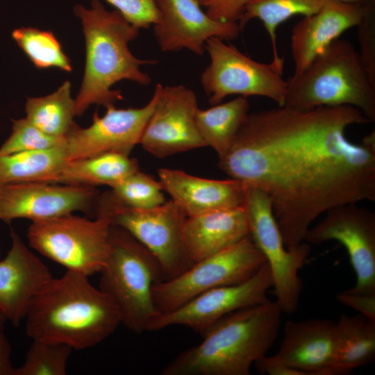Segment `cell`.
Here are the masks:
<instances>
[{"label": "cell", "mask_w": 375, "mask_h": 375, "mask_svg": "<svg viewBox=\"0 0 375 375\" xmlns=\"http://www.w3.org/2000/svg\"><path fill=\"white\" fill-rule=\"evenodd\" d=\"M25 112V118L42 132L65 138L76 125L75 101L71 95L70 82H64L47 96L28 98Z\"/></svg>", "instance_id": "obj_28"}, {"label": "cell", "mask_w": 375, "mask_h": 375, "mask_svg": "<svg viewBox=\"0 0 375 375\" xmlns=\"http://www.w3.org/2000/svg\"><path fill=\"white\" fill-rule=\"evenodd\" d=\"M110 188L111 193L119 201L131 208L149 209L165 202L159 181L140 169Z\"/></svg>", "instance_id": "obj_31"}, {"label": "cell", "mask_w": 375, "mask_h": 375, "mask_svg": "<svg viewBox=\"0 0 375 375\" xmlns=\"http://www.w3.org/2000/svg\"><path fill=\"white\" fill-rule=\"evenodd\" d=\"M242 207L249 236L270 268L276 301L282 312L293 313L303 287L298 273L310 252V245L303 241L294 248H286L271 200L262 190L246 185Z\"/></svg>", "instance_id": "obj_9"}, {"label": "cell", "mask_w": 375, "mask_h": 375, "mask_svg": "<svg viewBox=\"0 0 375 375\" xmlns=\"http://www.w3.org/2000/svg\"><path fill=\"white\" fill-rule=\"evenodd\" d=\"M12 38L38 69L72 71L70 60L51 31L22 27L12 31Z\"/></svg>", "instance_id": "obj_29"}, {"label": "cell", "mask_w": 375, "mask_h": 375, "mask_svg": "<svg viewBox=\"0 0 375 375\" xmlns=\"http://www.w3.org/2000/svg\"><path fill=\"white\" fill-rule=\"evenodd\" d=\"M365 6L326 0L316 12L303 16L292 30V77L300 75L333 41L360 22Z\"/></svg>", "instance_id": "obj_20"}, {"label": "cell", "mask_w": 375, "mask_h": 375, "mask_svg": "<svg viewBox=\"0 0 375 375\" xmlns=\"http://www.w3.org/2000/svg\"><path fill=\"white\" fill-rule=\"evenodd\" d=\"M250 236L211 256L194 262L186 270L153 287L155 306L160 314L169 312L212 288L240 283L266 263Z\"/></svg>", "instance_id": "obj_10"}, {"label": "cell", "mask_w": 375, "mask_h": 375, "mask_svg": "<svg viewBox=\"0 0 375 375\" xmlns=\"http://www.w3.org/2000/svg\"><path fill=\"white\" fill-rule=\"evenodd\" d=\"M138 170L135 159L119 153H106L66 162L48 183L111 188Z\"/></svg>", "instance_id": "obj_24"}, {"label": "cell", "mask_w": 375, "mask_h": 375, "mask_svg": "<svg viewBox=\"0 0 375 375\" xmlns=\"http://www.w3.org/2000/svg\"><path fill=\"white\" fill-rule=\"evenodd\" d=\"M374 357L375 322L362 315H343L335 323L333 358L324 375L349 374Z\"/></svg>", "instance_id": "obj_23"}, {"label": "cell", "mask_w": 375, "mask_h": 375, "mask_svg": "<svg viewBox=\"0 0 375 375\" xmlns=\"http://www.w3.org/2000/svg\"><path fill=\"white\" fill-rule=\"evenodd\" d=\"M183 240L193 262L218 253L249 236L242 206L187 217Z\"/></svg>", "instance_id": "obj_22"}, {"label": "cell", "mask_w": 375, "mask_h": 375, "mask_svg": "<svg viewBox=\"0 0 375 375\" xmlns=\"http://www.w3.org/2000/svg\"><path fill=\"white\" fill-rule=\"evenodd\" d=\"M337 299L342 303L375 322V294L359 293L348 289L338 293Z\"/></svg>", "instance_id": "obj_36"}, {"label": "cell", "mask_w": 375, "mask_h": 375, "mask_svg": "<svg viewBox=\"0 0 375 375\" xmlns=\"http://www.w3.org/2000/svg\"><path fill=\"white\" fill-rule=\"evenodd\" d=\"M159 10L154 35L162 51L186 49L202 55L211 38L230 40L242 31L238 22H220L202 10L197 0H156Z\"/></svg>", "instance_id": "obj_17"}, {"label": "cell", "mask_w": 375, "mask_h": 375, "mask_svg": "<svg viewBox=\"0 0 375 375\" xmlns=\"http://www.w3.org/2000/svg\"><path fill=\"white\" fill-rule=\"evenodd\" d=\"M81 19L85 40V66L78 94L74 99L76 116L82 115L92 104L106 108L123 99L120 90L111 87L127 79L146 86L150 76L141 66L156 60H141L130 51L128 43L139 33L116 10H107L99 0H92L90 7H74Z\"/></svg>", "instance_id": "obj_4"}, {"label": "cell", "mask_w": 375, "mask_h": 375, "mask_svg": "<svg viewBox=\"0 0 375 375\" xmlns=\"http://www.w3.org/2000/svg\"><path fill=\"white\" fill-rule=\"evenodd\" d=\"M24 320L32 340L76 350L99 344L122 324L111 299L88 276L70 271L49 281L31 301Z\"/></svg>", "instance_id": "obj_2"}, {"label": "cell", "mask_w": 375, "mask_h": 375, "mask_svg": "<svg viewBox=\"0 0 375 375\" xmlns=\"http://www.w3.org/2000/svg\"><path fill=\"white\" fill-rule=\"evenodd\" d=\"M282 310L276 301L244 308L222 317L203 340L174 358L162 375H249L252 365L275 342Z\"/></svg>", "instance_id": "obj_3"}, {"label": "cell", "mask_w": 375, "mask_h": 375, "mask_svg": "<svg viewBox=\"0 0 375 375\" xmlns=\"http://www.w3.org/2000/svg\"><path fill=\"white\" fill-rule=\"evenodd\" d=\"M95 212L143 244L158 261L162 280L176 276L194 263L183 240L187 216L172 199L153 208L138 209L126 206L110 191L99 196Z\"/></svg>", "instance_id": "obj_7"}, {"label": "cell", "mask_w": 375, "mask_h": 375, "mask_svg": "<svg viewBox=\"0 0 375 375\" xmlns=\"http://www.w3.org/2000/svg\"><path fill=\"white\" fill-rule=\"evenodd\" d=\"M99 273V288L116 306L121 323L137 334L148 331L160 315L153 287L162 273L155 256L126 231L111 225L110 251Z\"/></svg>", "instance_id": "obj_6"}, {"label": "cell", "mask_w": 375, "mask_h": 375, "mask_svg": "<svg viewBox=\"0 0 375 375\" xmlns=\"http://www.w3.org/2000/svg\"><path fill=\"white\" fill-rule=\"evenodd\" d=\"M272 287V272L266 262L244 282L207 290L176 309L159 315L150 324L148 331L182 326L202 335L226 315L269 301L267 293Z\"/></svg>", "instance_id": "obj_13"}, {"label": "cell", "mask_w": 375, "mask_h": 375, "mask_svg": "<svg viewBox=\"0 0 375 375\" xmlns=\"http://www.w3.org/2000/svg\"><path fill=\"white\" fill-rule=\"evenodd\" d=\"M109 221L97 215L93 219L73 214L31 222L28 245L70 271L87 276L99 273L110 247Z\"/></svg>", "instance_id": "obj_8"}, {"label": "cell", "mask_w": 375, "mask_h": 375, "mask_svg": "<svg viewBox=\"0 0 375 375\" xmlns=\"http://www.w3.org/2000/svg\"><path fill=\"white\" fill-rule=\"evenodd\" d=\"M200 5L208 6L212 0H197Z\"/></svg>", "instance_id": "obj_40"}, {"label": "cell", "mask_w": 375, "mask_h": 375, "mask_svg": "<svg viewBox=\"0 0 375 375\" xmlns=\"http://www.w3.org/2000/svg\"><path fill=\"white\" fill-rule=\"evenodd\" d=\"M158 174L162 190L187 217L243 206L246 185L238 180L204 178L167 168Z\"/></svg>", "instance_id": "obj_21"}, {"label": "cell", "mask_w": 375, "mask_h": 375, "mask_svg": "<svg viewBox=\"0 0 375 375\" xmlns=\"http://www.w3.org/2000/svg\"><path fill=\"white\" fill-rule=\"evenodd\" d=\"M205 49L210 62L201 74V83L211 105L234 94L262 97L278 106L284 105L288 81L272 62L256 61L218 38L208 39Z\"/></svg>", "instance_id": "obj_11"}, {"label": "cell", "mask_w": 375, "mask_h": 375, "mask_svg": "<svg viewBox=\"0 0 375 375\" xmlns=\"http://www.w3.org/2000/svg\"><path fill=\"white\" fill-rule=\"evenodd\" d=\"M285 106L307 110L351 106L375 121V87L352 43L337 39L298 76L288 81Z\"/></svg>", "instance_id": "obj_5"}, {"label": "cell", "mask_w": 375, "mask_h": 375, "mask_svg": "<svg viewBox=\"0 0 375 375\" xmlns=\"http://www.w3.org/2000/svg\"><path fill=\"white\" fill-rule=\"evenodd\" d=\"M356 27L358 58L371 83L375 87V2L365 6Z\"/></svg>", "instance_id": "obj_33"}, {"label": "cell", "mask_w": 375, "mask_h": 375, "mask_svg": "<svg viewBox=\"0 0 375 375\" xmlns=\"http://www.w3.org/2000/svg\"><path fill=\"white\" fill-rule=\"evenodd\" d=\"M340 2L357 4L360 6H367L372 3L375 2V0H335Z\"/></svg>", "instance_id": "obj_38"}, {"label": "cell", "mask_w": 375, "mask_h": 375, "mask_svg": "<svg viewBox=\"0 0 375 375\" xmlns=\"http://www.w3.org/2000/svg\"><path fill=\"white\" fill-rule=\"evenodd\" d=\"M335 240L346 249L356 276L351 290L375 294V213L357 203L334 207L306 232L308 244Z\"/></svg>", "instance_id": "obj_12"}, {"label": "cell", "mask_w": 375, "mask_h": 375, "mask_svg": "<svg viewBox=\"0 0 375 375\" xmlns=\"http://www.w3.org/2000/svg\"><path fill=\"white\" fill-rule=\"evenodd\" d=\"M12 122L11 133L0 147V154L47 150L65 143V137L46 134L26 118L12 119Z\"/></svg>", "instance_id": "obj_32"}, {"label": "cell", "mask_w": 375, "mask_h": 375, "mask_svg": "<svg viewBox=\"0 0 375 375\" xmlns=\"http://www.w3.org/2000/svg\"><path fill=\"white\" fill-rule=\"evenodd\" d=\"M249 109L247 97L239 96L208 109L197 110L196 122L199 134L206 147L216 151L219 159L230 149L249 114Z\"/></svg>", "instance_id": "obj_25"}, {"label": "cell", "mask_w": 375, "mask_h": 375, "mask_svg": "<svg viewBox=\"0 0 375 375\" xmlns=\"http://www.w3.org/2000/svg\"><path fill=\"white\" fill-rule=\"evenodd\" d=\"M66 162L65 143L47 150L0 154V184L48 183Z\"/></svg>", "instance_id": "obj_27"}, {"label": "cell", "mask_w": 375, "mask_h": 375, "mask_svg": "<svg viewBox=\"0 0 375 375\" xmlns=\"http://www.w3.org/2000/svg\"><path fill=\"white\" fill-rule=\"evenodd\" d=\"M11 345L4 332L0 333V375H15L11 360Z\"/></svg>", "instance_id": "obj_37"}, {"label": "cell", "mask_w": 375, "mask_h": 375, "mask_svg": "<svg viewBox=\"0 0 375 375\" xmlns=\"http://www.w3.org/2000/svg\"><path fill=\"white\" fill-rule=\"evenodd\" d=\"M250 0H212L206 13L220 22H238Z\"/></svg>", "instance_id": "obj_35"}, {"label": "cell", "mask_w": 375, "mask_h": 375, "mask_svg": "<svg viewBox=\"0 0 375 375\" xmlns=\"http://www.w3.org/2000/svg\"><path fill=\"white\" fill-rule=\"evenodd\" d=\"M10 247L0 260V312L18 326L41 289L53 277L48 267L10 230Z\"/></svg>", "instance_id": "obj_18"}, {"label": "cell", "mask_w": 375, "mask_h": 375, "mask_svg": "<svg viewBox=\"0 0 375 375\" xmlns=\"http://www.w3.org/2000/svg\"><path fill=\"white\" fill-rule=\"evenodd\" d=\"M162 85H156L152 97L142 107L116 108L110 105L101 117L96 112L88 127L81 128L76 124L65 136L67 162L106 153L129 156L140 142Z\"/></svg>", "instance_id": "obj_14"}, {"label": "cell", "mask_w": 375, "mask_h": 375, "mask_svg": "<svg viewBox=\"0 0 375 375\" xmlns=\"http://www.w3.org/2000/svg\"><path fill=\"white\" fill-rule=\"evenodd\" d=\"M134 27L147 28L159 17L156 0H104Z\"/></svg>", "instance_id": "obj_34"}, {"label": "cell", "mask_w": 375, "mask_h": 375, "mask_svg": "<svg viewBox=\"0 0 375 375\" xmlns=\"http://www.w3.org/2000/svg\"><path fill=\"white\" fill-rule=\"evenodd\" d=\"M196 94L184 85H162L140 144L151 155L165 158L206 147L196 122Z\"/></svg>", "instance_id": "obj_15"}, {"label": "cell", "mask_w": 375, "mask_h": 375, "mask_svg": "<svg viewBox=\"0 0 375 375\" xmlns=\"http://www.w3.org/2000/svg\"><path fill=\"white\" fill-rule=\"evenodd\" d=\"M369 123L351 106L249 113L219 166L268 195L284 244L292 249L328 210L375 201V131L360 143L347 136L349 126Z\"/></svg>", "instance_id": "obj_1"}, {"label": "cell", "mask_w": 375, "mask_h": 375, "mask_svg": "<svg viewBox=\"0 0 375 375\" xmlns=\"http://www.w3.org/2000/svg\"><path fill=\"white\" fill-rule=\"evenodd\" d=\"M99 195L94 187L41 181L4 185L0 197V221L28 219L44 221L87 212Z\"/></svg>", "instance_id": "obj_16"}, {"label": "cell", "mask_w": 375, "mask_h": 375, "mask_svg": "<svg viewBox=\"0 0 375 375\" xmlns=\"http://www.w3.org/2000/svg\"><path fill=\"white\" fill-rule=\"evenodd\" d=\"M335 323L325 319L287 321L276 353L264 356L255 365L258 370L283 365L301 370L306 375H324L333 358Z\"/></svg>", "instance_id": "obj_19"}, {"label": "cell", "mask_w": 375, "mask_h": 375, "mask_svg": "<svg viewBox=\"0 0 375 375\" xmlns=\"http://www.w3.org/2000/svg\"><path fill=\"white\" fill-rule=\"evenodd\" d=\"M326 0H250L246 5L238 22L244 29L253 19L262 22L269 37L273 59L272 62L283 72L284 58L279 55L276 30L292 16L310 15L317 12Z\"/></svg>", "instance_id": "obj_26"}, {"label": "cell", "mask_w": 375, "mask_h": 375, "mask_svg": "<svg viewBox=\"0 0 375 375\" xmlns=\"http://www.w3.org/2000/svg\"><path fill=\"white\" fill-rule=\"evenodd\" d=\"M2 187H3V185L0 184V197H1Z\"/></svg>", "instance_id": "obj_41"}, {"label": "cell", "mask_w": 375, "mask_h": 375, "mask_svg": "<svg viewBox=\"0 0 375 375\" xmlns=\"http://www.w3.org/2000/svg\"><path fill=\"white\" fill-rule=\"evenodd\" d=\"M6 321L7 320L4 315L0 312V333L3 332L4 326Z\"/></svg>", "instance_id": "obj_39"}, {"label": "cell", "mask_w": 375, "mask_h": 375, "mask_svg": "<svg viewBox=\"0 0 375 375\" xmlns=\"http://www.w3.org/2000/svg\"><path fill=\"white\" fill-rule=\"evenodd\" d=\"M72 349L64 344L32 340L15 375H65Z\"/></svg>", "instance_id": "obj_30"}]
</instances>
